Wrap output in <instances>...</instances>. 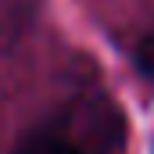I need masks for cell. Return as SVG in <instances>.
I'll list each match as a JSON object with an SVG mask.
<instances>
[{"instance_id": "cell-1", "label": "cell", "mask_w": 154, "mask_h": 154, "mask_svg": "<svg viewBox=\"0 0 154 154\" xmlns=\"http://www.w3.org/2000/svg\"><path fill=\"white\" fill-rule=\"evenodd\" d=\"M14 154H82L75 143V136H68L65 129H32L22 136V143L14 147Z\"/></svg>"}, {"instance_id": "cell-2", "label": "cell", "mask_w": 154, "mask_h": 154, "mask_svg": "<svg viewBox=\"0 0 154 154\" xmlns=\"http://www.w3.org/2000/svg\"><path fill=\"white\" fill-rule=\"evenodd\" d=\"M136 68H140V75L154 82V29L143 32V39L136 43Z\"/></svg>"}]
</instances>
